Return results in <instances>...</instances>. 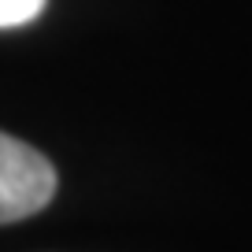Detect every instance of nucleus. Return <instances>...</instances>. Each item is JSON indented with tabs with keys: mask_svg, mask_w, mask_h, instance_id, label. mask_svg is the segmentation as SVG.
I'll return each mask as SVG.
<instances>
[{
	"mask_svg": "<svg viewBox=\"0 0 252 252\" xmlns=\"http://www.w3.org/2000/svg\"><path fill=\"white\" fill-rule=\"evenodd\" d=\"M45 0H0V30H11V26H26L41 15Z\"/></svg>",
	"mask_w": 252,
	"mask_h": 252,
	"instance_id": "nucleus-2",
	"label": "nucleus"
},
{
	"mask_svg": "<svg viewBox=\"0 0 252 252\" xmlns=\"http://www.w3.org/2000/svg\"><path fill=\"white\" fill-rule=\"evenodd\" d=\"M56 193V167L15 141L11 134H0V222H19L37 215Z\"/></svg>",
	"mask_w": 252,
	"mask_h": 252,
	"instance_id": "nucleus-1",
	"label": "nucleus"
}]
</instances>
